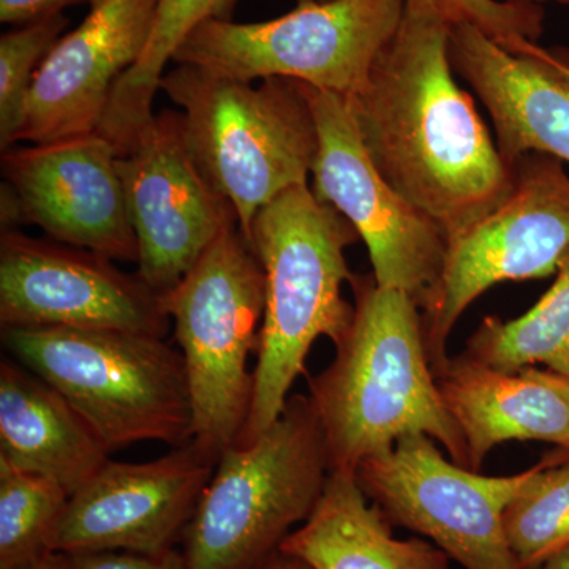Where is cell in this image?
Listing matches in <instances>:
<instances>
[{"mask_svg": "<svg viewBox=\"0 0 569 569\" xmlns=\"http://www.w3.org/2000/svg\"><path fill=\"white\" fill-rule=\"evenodd\" d=\"M462 355L500 370L545 366L569 377V253L556 282L529 312L511 321L485 318Z\"/></svg>", "mask_w": 569, "mask_h": 569, "instance_id": "cell-22", "label": "cell"}, {"mask_svg": "<svg viewBox=\"0 0 569 569\" xmlns=\"http://www.w3.org/2000/svg\"><path fill=\"white\" fill-rule=\"evenodd\" d=\"M391 526L356 473L329 471L312 515L288 535L280 552L312 569H451L447 552L432 541L396 538Z\"/></svg>", "mask_w": 569, "mask_h": 569, "instance_id": "cell-20", "label": "cell"}, {"mask_svg": "<svg viewBox=\"0 0 569 569\" xmlns=\"http://www.w3.org/2000/svg\"><path fill=\"white\" fill-rule=\"evenodd\" d=\"M539 569H569V546L553 556L552 559L546 561Z\"/></svg>", "mask_w": 569, "mask_h": 569, "instance_id": "cell-31", "label": "cell"}, {"mask_svg": "<svg viewBox=\"0 0 569 569\" xmlns=\"http://www.w3.org/2000/svg\"><path fill=\"white\" fill-rule=\"evenodd\" d=\"M407 0L301 2L260 22L208 20L176 51L173 62L241 81L290 78L353 97L395 36Z\"/></svg>", "mask_w": 569, "mask_h": 569, "instance_id": "cell-8", "label": "cell"}, {"mask_svg": "<svg viewBox=\"0 0 569 569\" xmlns=\"http://www.w3.org/2000/svg\"><path fill=\"white\" fill-rule=\"evenodd\" d=\"M549 153L519 157L511 192L448 246L443 274L422 310L433 372L448 361L452 329L493 284L557 274L569 253V176Z\"/></svg>", "mask_w": 569, "mask_h": 569, "instance_id": "cell-9", "label": "cell"}, {"mask_svg": "<svg viewBox=\"0 0 569 569\" xmlns=\"http://www.w3.org/2000/svg\"><path fill=\"white\" fill-rule=\"evenodd\" d=\"M89 0H0V21L3 24L21 26L26 22L63 13L67 7Z\"/></svg>", "mask_w": 569, "mask_h": 569, "instance_id": "cell-28", "label": "cell"}, {"mask_svg": "<svg viewBox=\"0 0 569 569\" xmlns=\"http://www.w3.org/2000/svg\"><path fill=\"white\" fill-rule=\"evenodd\" d=\"M530 2H535V3H542V2L569 3V0H530Z\"/></svg>", "mask_w": 569, "mask_h": 569, "instance_id": "cell-32", "label": "cell"}, {"mask_svg": "<svg viewBox=\"0 0 569 569\" xmlns=\"http://www.w3.org/2000/svg\"><path fill=\"white\" fill-rule=\"evenodd\" d=\"M17 362L47 381L111 451L193 440L181 351L162 337L104 329L2 328Z\"/></svg>", "mask_w": 569, "mask_h": 569, "instance_id": "cell-6", "label": "cell"}, {"mask_svg": "<svg viewBox=\"0 0 569 569\" xmlns=\"http://www.w3.org/2000/svg\"><path fill=\"white\" fill-rule=\"evenodd\" d=\"M449 31L436 3L407 0L366 84L347 99L377 170L451 242L508 197L515 168L455 80Z\"/></svg>", "mask_w": 569, "mask_h": 569, "instance_id": "cell-1", "label": "cell"}, {"mask_svg": "<svg viewBox=\"0 0 569 569\" xmlns=\"http://www.w3.org/2000/svg\"><path fill=\"white\" fill-rule=\"evenodd\" d=\"M70 20L56 13L14 26L0 37V149L17 144L26 104L31 96L37 71L56 47Z\"/></svg>", "mask_w": 569, "mask_h": 569, "instance_id": "cell-25", "label": "cell"}, {"mask_svg": "<svg viewBox=\"0 0 569 569\" xmlns=\"http://www.w3.org/2000/svg\"><path fill=\"white\" fill-rule=\"evenodd\" d=\"M359 234L310 186L284 190L254 216L250 246L264 272V316L253 367V396L234 445H249L282 415L307 356L320 337H346L355 305L343 299L353 280L346 249Z\"/></svg>", "mask_w": 569, "mask_h": 569, "instance_id": "cell-3", "label": "cell"}, {"mask_svg": "<svg viewBox=\"0 0 569 569\" xmlns=\"http://www.w3.org/2000/svg\"><path fill=\"white\" fill-rule=\"evenodd\" d=\"M505 533L520 569H539L569 546V451L549 455L533 481L509 503Z\"/></svg>", "mask_w": 569, "mask_h": 569, "instance_id": "cell-24", "label": "cell"}, {"mask_svg": "<svg viewBox=\"0 0 569 569\" xmlns=\"http://www.w3.org/2000/svg\"><path fill=\"white\" fill-rule=\"evenodd\" d=\"M67 569H187V563L183 553L178 549L168 550L159 556L104 550L70 553L67 556Z\"/></svg>", "mask_w": 569, "mask_h": 569, "instance_id": "cell-27", "label": "cell"}, {"mask_svg": "<svg viewBox=\"0 0 569 569\" xmlns=\"http://www.w3.org/2000/svg\"><path fill=\"white\" fill-rule=\"evenodd\" d=\"M160 0H89L80 26L44 59L17 142H47L99 130L116 82L140 61Z\"/></svg>", "mask_w": 569, "mask_h": 569, "instance_id": "cell-16", "label": "cell"}, {"mask_svg": "<svg viewBox=\"0 0 569 569\" xmlns=\"http://www.w3.org/2000/svg\"><path fill=\"white\" fill-rule=\"evenodd\" d=\"M355 317L336 356L310 378L309 399L323 427L329 471L356 473L402 437L425 433L470 468L466 438L448 413L427 355L417 302L403 291L355 276Z\"/></svg>", "mask_w": 569, "mask_h": 569, "instance_id": "cell-2", "label": "cell"}, {"mask_svg": "<svg viewBox=\"0 0 569 569\" xmlns=\"http://www.w3.org/2000/svg\"><path fill=\"white\" fill-rule=\"evenodd\" d=\"M260 569H312L305 561L288 553L277 552Z\"/></svg>", "mask_w": 569, "mask_h": 569, "instance_id": "cell-29", "label": "cell"}, {"mask_svg": "<svg viewBox=\"0 0 569 569\" xmlns=\"http://www.w3.org/2000/svg\"><path fill=\"white\" fill-rule=\"evenodd\" d=\"M162 296L189 378L192 441L219 459L241 436L252 403L249 365L263 325V268L231 224Z\"/></svg>", "mask_w": 569, "mask_h": 569, "instance_id": "cell-7", "label": "cell"}, {"mask_svg": "<svg viewBox=\"0 0 569 569\" xmlns=\"http://www.w3.org/2000/svg\"><path fill=\"white\" fill-rule=\"evenodd\" d=\"M301 2H328V0H298V3Z\"/></svg>", "mask_w": 569, "mask_h": 569, "instance_id": "cell-33", "label": "cell"}, {"mask_svg": "<svg viewBox=\"0 0 569 569\" xmlns=\"http://www.w3.org/2000/svg\"><path fill=\"white\" fill-rule=\"evenodd\" d=\"M29 569H67L66 553L51 552Z\"/></svg>", "mask_w": 569, "mask_h": 569, "instance_id": "cell-30", "label": "cell"}, {"mask_svg": "<svg viewBox=\"0 0 569 569\" xmlns=\"http://www.w3.org/2000/svg\"><path fill=\"white\" fill-rule=\"evenodd\" d=\"M119 157L99 133L2 152V230L36 224L48 239L138 263Z\"/></svg>", "mask_w": 569, "mask_h": 569, "instance_id": "cell-12", "label": "cell"}, {"mask_svg": "<svg viewBox=\"0 0 569 569\" xmlns=\"http://www.w3.org/2000/svg\"><path fill=\"white\" fill-rule=\"evenodd\" d=\"M448 413L466 438L471 470L507 441H546L569 451V377L537 366L516 370L448 358L436 372Z\"/></svg>", "mask_w": 569, "mask_h": 569, "instance_id": "cell-18", "label": "cell"}, {"mask_svg": "<svg viewBox=\"0 0 569 569\" xmlns=\"http://www.w3.org/2000/svg\"><path fill=\"white\" fill-rule=\"evenodd\" d=\"M217 462L193 441L151 462L108 460L71 493L52 538V552L123 550L159 556L176 549Z\"/></svg>", "mask_w": 569, "mask_h": 569, "instance_id": "cell-15", "label": "cell"}, {"mask_svg": "<svg viewBox=\"0 0 569 569\" xmlns=\"http://www.w3.org/2000/svg\"><path fill=\"white\" fill-rule=\"evenodd\" d=\"M549 458L511 477H482L445 458L425 433L397 440L356 470L359 486L392 526L429 538L466 569H520L503 516Z\"/></svg>", "mask_w": 569, "mask_h": 569, "instance_id": "cell-10", "label": "cell"}, {"mask_svg": "<svg viewBox=\"0 0 569 569\" xmlns=\"http://www.w3.org/2000/svg\"><path fill=\"white\" fill-rule=\"evenodd\" d=\"M451 22H470L500 47L515 54L531 56L542 51L545 11L530 0H430Z\"/></svg>", "mask_w": 569, "mask_h": 569, "instance_id": "cell-26", "label": "cell"}, {"mask_svg": "<svg viewBox=\"0 0 569 569\" xmlns=\"http://www.w3.org/2000/svg\"><path fill=\"white\" fill-rule=\"evenodd\" d=\"M0 323L164 339L171 318L163 296L111 258L10 228L0 234Z\"/></svg>", "mask_w": 569, "mask_h": 569, "instance_id": "cell-13", "label": "cell"}, {"mask_svg": "<svg viewBox=\"0 0 569 569\" xmlns=\"http://www.w3.org/2000/svg\"><path fill=\"white\" fill-rule=\"evenodd\" d=\"M0 459L58 482L71 496L110 460V449L47 381L3 359Z\"/></svg>", "mask_w": 569, "mask_h": 569, "instance_id": "cell-19", "label": "cell"}, {"mask_svg": "<svg viewBox=\"0 0 569 569\" xmlns=\"http://www.w3.org/2000/svg\"><path fill=\"white\" fill-rule=\"evenodd\" d=\"M236 0H160L151 39L140 61L116 82L110 102L97 133L110 142L116 156L132 151L156 112L153 99L159 92L167 66L176 51L208 20H231Z\"/></svg>", "mask_w": 569, "mask_h": 569, "instance_id": "cell-21", "label": "cell"}, {"mask_svg": "<svg viewBox=\"0 0 569 569\" xmlns=\"http://www.w3.org/2000/svg\"><path fill=\"white\" fill-rule=\"evenodd\" d=\"M69 492L0 459V569H29L52 552Z\"/></svg>", "mask_w": 569, "mask_h": 569, "instance_id": "cell-23", "label": "cell"}, {"mask_svg": "<svg viewBox=\"0 0 569 569\" xmlns=\"http://www.w3.org/2000/svg\"><path fill=\"white\" fill-rule=\"evenodd\" d=\"M328 477L316 408L291 395L257 440L220 455L183 533L187 569H260L312 515Z\"/></svg>", "mask_w": 569, "mask_h": 569, "instance_id": "cell-5", "label": "cell"}, {"mask_svg": "<svg viewBox=\"0 0 569 569\" xmlns=\"http://www.w3.org/2000/svg\"><path fill=\"white\" fill-rule=\"evenodd\" d=\"M305 86L318 132L310 189L353 224L378 287L403 291L422 312L443 274L447 236L377 170L347 97Z\"/></svg>", "mask_w": 569, "mask_h": 569, "instance_id": "cell-11", "label": "cell"}, {"mask_svg": "<svg viewBox=\"0 0 569 569\" xmlns=\"http://www.w3.org/2000/svg\"><path fill=\"white\" fill-rule=\"evenodd\" d=\"M118 167L138 239L137 274L168 293L238 217L194 162L181 112L153 116Z\"/></svg>", "mask_w": 569, "mask_h": 569, "instance_id": "cell-14", "label": "cell"}, {"mask_svg": "<svg viewBox=\"0 0 569 569\" xmlns=\"http://www.w3.org/2000/svg\"><path fill=\"white\" fill-rule=\"evenodd\" d=\"M159 91L181 110L194 162L233 206L247 241L266 204L309 186L318 132L305 82L266 78L253 84L174 63Z\"/></svg>", "mask_w": 569, "mask_h": 569, "instance_id": "cell-4", "label": "cell"}, {"mask_svg": "<svg viewBox=\"0 0 569 569\" xmlns=\"http://www.w3.org/2000/svg\"><path fill=\"white\" fill-rule=\"evenodd\" d=\"M452 69L488 108L498 151L509 164L530 152L569 163V61L542 48L505 50L470 22L449 31Z\"/></svg>", "mask_w": 569, "mask_h": 569, "instance_id": "cell-17", "label": "cell"}]
</instances>
